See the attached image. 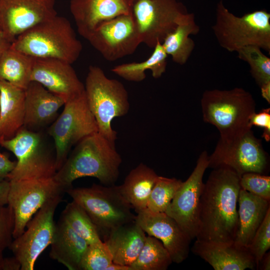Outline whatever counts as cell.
<instances>
[{"instance_id": "6da1fadb", "label": "cell", "mask_w": 270, "mask_h": 270, "mask_svg": "<svg viewBox=\"0 0 270 270\" xmlns=\"http://www.w3.org/2000/svg\"><path fill=\"white\" fill-rule=\"evenodd\" d=\"M240 179L228 168H218L211 172L200 198L196 239L234 242L238 226Z\"/></svg>"}, {"instance_id": "9a60e30c", "label": "cell", "mask_w": 270, "mask_h": 270, "mask_svg": "<svg viewBox=\"0 0 270 270\" xmlns=\"http://www.w3.org/2000/svg\"><path fill=\"white\" fill-rule=\"evenodd\" d=\"M208 166V155L203 151L188 179L182 182L165 212L174 218L192 240L198 231V211L204 183L202 179Z\"/></svg>"}, {"instance_id": "52a82bcc", "label": "cell", "mask_w": 270, "mask_h": 270, "mask_svg": "<svg viewBox=\"0 0 270 270\" xmlns=\"http://www.w3.org/2000/svg\"><path fill=\"white\" fill-rule=\"evenodd\" d=\"M66 192L84 210L103 238L112 230L136 220L132 206L118 186L94 184L90 187H72Z\"/></svg>"}, {"instance_id": "cb8c5ba5", "label": "cell", "mask_w": 270, "mask_h": 270, "mask_svg": "<svg viewBox=\"0 0 270 270\" xmlns=\"http://www.w3.org/2000/svg\"><path fill=\"white\" fill-rule=\"evenodd\" d=\"M50 256L69 270H80L88 243L76 233L61 216L55 224Z\"/></svg>"}, {"instance_id": "bcb514c9", "label": "cell", "mask_w": 270, "mask_h": 270, "mask_svg": "<svg viewBox=\"0 0 270 270\" xmlns=\"http://www.w3.org/2000/svg\"><path fill=\"white\" fill-rule=\"evenodd\" d=\"M130 0L132 3V2L134 0Z\"/></svg>"}, {"instance_id": "4fadbf2b", "label": "cell", "mask_w": 270, "mask_h": 270, "mask_svg": "<svg viewBox=\"0 0 270 270\" xmlns=\"http://www.w3.org/2000/svg\"><path fill=\"white\" fill-rule=\"evenodd\" d=\"M9 181L8 204L14 214L15 238L24 232L32 216L46 202L66 192L53 178Z\"/></svg>"}, {"instance_id": "836d02e7", "label": "cell", "mask_w": 270, "mask_h": 270, "mask_svg": "<svg viewBox=\"0 0 270 270\" xmlns=\"http://www.w3.org/2000/svg\"><path fill=\"white\" fill-rule=\"evenodd\" d=\"M112 262L108 247L101 240L88 244L82 258L80 270H106Z\"/></svg>"}, {"instance_id": "74e56055", "label": "cell", "mask_w": 270, "mask_h": 270, "mask_svg": "<svg viewBox=\"0 0 270 270\" xmlns=\"http://www.w3.org/2000/svg\"><path fill=\"white\" fill-rule=\"evenodd\" d=\"M249 124L264 128L262 137L266 142L270 140V108L262 109L258 112H254L250 116Z\"/></svg>"}, {"instance_id": "f1b7e54d", "label": "cell", "mask_w": 270, "mask_h": 270, "mask_svg": "<svg viewBox=\"0 0 270 270\" xmlns=\"http://www.w3.org/2000/svg\"><path fill=\"white\" fill-rule=\"evenodd\" d=\"M34 58L10 46L0 58V80L25 90L30 80Z\"/></svg>"}, {"instance_id": "2e32d148", "label": "cell", "mask_w": 270, "mask_h": 270, "mask_svg": "<svg viewBox=\"0 0 270 270\" xmlns=\"http://www.w3.org/2000/svg\"><path fill=\"white\" fill-rule=\"evenodd\" d=\"M55 0H0V28L12 43L20 35L57 15Z\"/></svg>"}, {"instance_id": "7c38bea8", "label": "cell", "mask_w": 270, "mask_h": 270, "mask_svg": "<svg viewBox=\"0 0 270 270\" xmlns=\"http://www.w3.org/2000/svg\"><path fill=\"white\" fill-rule=\"evenodd\" d=\"M63 194L46 202L26 226V230L14 238L8 248L19 261L21 270H33L36 260L53 240L55 210L62 202Z\"/></svg>"}, {"instance_id": "1f68e13d", "label": "cell", "mask_w": 270, "mask_h": 270, "mask_svg": "<svg viewBox=\"0 0 270 270\" xmlns=\"http://www.w3.org/2000/svg\"><path fill=\"white\" fill-rule=\"evenodd\" d=\"M60 216L88 244L102 240L90 217L74 200L67 204Z\"/></svg>"}, {"instance_id": "83f0119b", "label": "cell", "mask_w": 270, "mask_h": 270, "mask_svg": "<svg viewBox=\"0 0 270 270\" xmlns=\"http://www.w3.org/2000/svg\"><path fill=\"white\" fill-rule=\"evenodd\" d=\"M168 54L162 43L158 42L146 60L142 62L122 64L114 66L111 71L126 80L140 82L146 77L145 72L150 70L154 78H160L166 72Z\"/></svg>"}, {"instance_id": "5bb4252c", "label": "cell", "mask_w": 270, "mask_h": 270, "mask_svg": "<svg viewBox=\"0 0 270 270\" xmlns=\"http://www.w3.org/2000/svg\"><path fill=\"white\" fill-rule=\"evenodd\" d=\"M86 40L108 61L132 54L142 43L132 12L101 23Z\"/></svg>"}, {"instance_id": "8992f818", "label": "cell", "mask_w": 270, "mask_h": 270, "mask_svg": "<svg viewBox=\"0 0 270 270\" xmlns=\"http://www.w3.org/2000/svg\"><path fill=\"white\" fill-rule=\"evenodd\" d=\"M212 29L219 45L228 52H238L244 47L254 46L270 53V14L266 10L238 17L220 0Z\"/></svg>"}, {"instance_id": "e0dca14e", "label": "cell", "mask_w": 270, "mask_h": 270, "mask_svg": "<svg viewBox=\"0 0 270 270\" xmlns=\"http://www.w3.org/2000/svg\"><path fill=\"white\" fill-rule=\"evenodd\" d=\"M136 214V222L148 236L162 242L173 262L180 264L186 259L192 239L174 218L166 212L146 208Z\"/></svg>"}, {"instance_id": "d6a6232c", "label": "cell", "mask_w": 270, "mask_h": 270, "mask_svg": "<svg viewBox=\"0 0 270 270\" xmlns=\"http://www.w3.org/2000/svg\"><path fill=\"white\" fill-rule=\"evenodd\" d=\"M182 182L176 178L158 176L150 194L146 209L153 212H165Z\"/></svg>"}, {"instance_id": "ab89813d", "label": "cell", "mask_w": 270, "mask_h": 270, "mask_svg": "<svg viewBox=\"0 0 270 270\" xmlns=\"http://www.w3.org/2000/svg\"><path fill=\"white\" fill-rule=\"evenodd\" d=\"M21 265L15 256L4 258L2 270H20Z\"/></svg>"}, {"instance_id": "8fae6325", "label": "cell", "mask_w": 270, "mask_h": 270, "mask_svg": "<svg viewBox=\"0 0 270 270\" xmlns=\"http://www.w3.org/2000/svg\"><path fill=\"white\" fill-rule=\"evenodd\" d=\"M131 12L141 42L154 48L188 12L179 0H134Z\"/></svg>"}, {"instance_id": "f35d334b", "label": "cell", "mask_w": 270, "mask_h": 270, "mask_svg": "<svg viewBox=\"0 0 270 270\" xmlns=\"http://www.w3.org/2000/svg\"><path fill=\"white\" fill-rule=\"evenodd\" d=\"M16 164V161L11 160L7 156L0 152V182L7 180Z\"/></svg>"}, {"instance_id": "7bdbcfd3", "label": "cell", "mask_w": 270, "mask_h": 270, "mask_svg": "<svg viewBox=\"0 0 270 270\" xmlns=\"http://www.w3.org/2000/svg\"><path fill=\"white\" fill-rule=\"evenodd\" d=\"M10 44L11 43L5 38L0 28V58L3 52L10 46Z\"/></svg>"}, {"instance_id": "d590c367", "label": "cell", "mask_w": 270, "mask_h": 270, "mask_svg": "<svg viewBox=\"0 0 270 270\" xmlns=\"http://www.w3.org/2000/svg\"><path fill=\"white\" fill-rule=\"evenodd\" d=\"M241 188L258 197L270 200V176L264 174L248 172L240 176Z\"/></svg>"}, {"instance_id": "e575fe53", "label": "cell", "mask_w": 270, "mask_h": 270, "mask_svg": "<svg viewBox=\"0 0 270 270\" xmlns=\"http://www.w3.org/2000/svg\"><path fill=\"white\" fill-rule=\"evenodd\" d=\"M270 248V208L256 231L248 248L254 258L256 269L264 254Z\"/></svg>"}, {"instance_id": "ee69618b", "label": "cell", "mask_w": 270, "mask_h": 270, "mask_svg": "<svg viewBox=\"0 0 270 270\" xmlns=\"http://www.w3.org/2000/svg\"><path fill=\"white\" fill-rule=\"evenodd\" d=\"M106 270H132L130 266L123 265L112 262Z\"/></svg>"}, {"instance_id": "4316f807", "label": "cell", "mask_w": 270, "mask_h": 270, "mask_svg": "<svg viewBox=\"0 0 270 270\" xmlns=\"http://www.w3.org/2000/svg\"><path fill=\"white\" fill-rule=\"evenodd\" d=\"M200 30L194 14L188 12L184 14L162 43L166 54L171 56L174 62L180 65L185 64L195 46L194 41L190 36L196 35Z\"/></svg>"}, {"instance_id": "603a6c76", "label": "cell", "mask_w": 270, "mask_h": 270, "mask_svg": "<svg viewBox=\"0 0 270 270\" xmlns=\"http://www.w3.org/2000/svg\"><path fill=\"white\" fill-rule=\"evenodd\" d=\"M238 203V226L234 243L248 248L270 208V201L240 188Z\"/></svg>"}, {"instance_id": "ffe728a7", "label": "cell", "mask_w": 270, "mask_h": 270, "mask_svg": "<svg viewBox=\"0 0 270 270\" xmlns=\"http://www.w3.org/2000/svg\"><path fill=\"white\" fill-rule=\"evenodd\" d=\"M192 251L214 270L256 268L254 258L248 248L238 246L234 242L220 243L196 239Z\"/></svg>"}, {"instance_id": "8d00e7d4", "label": "cell", "mask_w": 270, "mask_h": 270, "mask_svg": "<svg viewBox=\"0 0 270 270\" xmlns=\"http://www.w3.org/2000/svg\"><path fill=\"white\" fill-rule=\"evenodd\" d=\"M14 216L12 209L7 204L0 206V250L8 248L13 238Z\"/></svg>"}, {"instance_id": "4dcf8cb0", "label": "cell", "mask_w": 270, "mask_h": 270, "mask_svg": "<svg viewBox=\"0 0 270 270\" xmlns=\"http://www.w3.org/2000/svg\"><path fill=\"white\" fill-rule=\"evenodd\" d=\"M172 262L162 242L148 235L138 256L130 266L132 270H166Z\"/></svg>"}, {"instance_id": "5b68a950", "label": "cell", "mask_w": 270, "mask_h": 270, "mask_svg": "<svg viewBox=\"0 0 270 270\" xmlns=\"http://www.w3.org/2000/svg\"><path fill=\"white\" fill-rule=\"evenodd\" d=\"M204 120L216 126L220 138H229L249 129L256 104L252 94L241 88L205 91L201 99Z\"/></svg>"}, {"instance_id": "b9f144b4", "label": "cell", "mask_w": 270, "mask_h": 270, "mask_svg": "<svg viewBox=\"0 0 270 270\" xmlns=\"http://www.w3.org/2000/svg\"><path fill=\"white\" fill-rule=\"evenodd\" d=\"M258 270H270V252H266L261 258L258 266Z\"/></svg>"}, {"instance_id": "484cf974", "label": "cell", "mask_w": 270, "mask_h": 270, "mask_svg": "<svg viewBox=\"0 0 270 270\" xmlns=\"http://www.w3.org/2000/svg\"><path fill=\"white\" fill-rule=\"evenodd\" d=\"M158 176L147 165L140 163L126 176L120 191L136 213L147 208L151 192Z\"/></svg>"}, {"instance_id": "30bf717a", "label": "cell", "mask_w": 270, "mask_h": 270, "mask_svg": "<svg viewBox=\"0 0 270 270\" xmlns=\"http://www.w3.org/2000/svg\"><path fill=\"white\" fill-rule=\"evenodd\" d=\"M98 132V127L84 92L67 100L64 110L48 130L55 146L56 171L62 166L70 149L84 138Z\"/></svg>"}, {"instance_id": "44dd1931", "label": "cell", "mask_w": 270, "mask_h": 270, "mask_svg": "<svg viewBox=\"0 0 270 270\" xmlns=\"http://www.w3.org/2000/svg\"><path fill=\"white\" fill-rule=\"evenodd\" d=\"M65 102L61 96L31 81L24 90V126L32 130L46 125L54 119Z\"/></svg>"}, {"instance_id": "3957f363", "label": "cell", "mask_w": 270, "mask_h": 270, "mask_svg": "<svg viewBox=\"0 0 270 270\" xmlns=\"http://www.w3.org/2000/svg\"><path fill=\"white\" fill-rule=\"evenodd\" d=\"M10 47L33 58H56L70 64L82 50L70 22L58 15L20 35Z\"/></svg>"}, {"instance_id": "f546056e", "label": "cell", "mask_w": 270, "mask_h": 270, "mask_svg": "<svg viewBox=\"0 0 270 270\" xmlns=\"http://www.w3.org/2000/svg\"><path fill=\"white\" fill-rule=\"evenodd\" d=\"M240 59L250 66L252 76L260 86L262 98L270 103V58L261 48L254 46L242 48L238 52Z\"/></svg>"}, {"instance_id": "f6af8a7d", "label": "cell", "mask_w": 270, "mask_h": 270, "mask_svg": "<svg viewBox=\"0 0 270 270\" xmlns=\"http://www.w3.org/2000/svg\"><path fill=\"white\" fill-rule=\"evenodd\" d=\"M3 252L0 250V270H2V263L4 260V256H3Z\"/></svg>"}, {"instance_id": "9c48e42d", "label": "cell", "mask_w": 270, "mask_h": 270, "mask_svg": "<svg viewBox=\"0 0 270 270\" xmlns=\"http://www.w3.org/2000/svg\"><path fill=\"white\" fill-rule=\"evenodd\" d=\"M268 166V155L252 128L231 138H220L208 156V168H228L240 177L248 172L264 174Z\"/></svg>"}, {"instance_id": "ac0fdd59", "label": "cell", "mask_w": 270, "mask_h": 270, "mask_svg": "<svg viewBox=\"0 0 270 270\" xmlns=\"http://www.w3.org/2000/svg\"><path fill=\"white\" fill-rule=\"evenodd\" d=\"M30 80L40 83L66 102L84 92V84L72 64L58 59L34 58Z\"/></svg>"}, {"instance_id": "d6986e66", "label": "cell", "mask_w": 270, "mask_h": 270, "mask_svg": "<svg viewBox=\"0 0 270 270\" xmlns=\"http://www.w3.org/2000/svg\"><path fill=\"white\" fill-rule=\"evenodd\" d=\"M128 0H71L70 10L79 34L86 38L101 23L131 13Z\"/></svg>"}, {"instance_id": "7402d4cb", "label": "cell", "mask_w": 270, "mask_h": 270, "mask_svg": "<svg viewBox=\"0 0 270 270\" xmlns=\"http://www.w3.org/2000/svg\"><path fill=\"white\" fill-rule=\"evenodd\" d=\"M146 236L134 220L112 230L102 241L112 255L113 262L130 266L138 256Z\"/></svg>"}, {"instance_id": "7a4b0ae2", "label": "cell", "mask_w": 270, "mask_h": 270, "mask_svg": "<svg viewBox=\"0 0 270 270\" xmlns=\"http://www.w3.org/2000/svg\"><path fill=\"white\" fill-rule=\"evenodd\" d=\"M122 159L116 146L96 132L76 144L54 179L66 190L76 179L97 178L104 186L114 184L120 174Z\"/></svg>"}, {"instance_id": "277c9868", "label": "cell", "mask_w": 270, "mask_h": 270, "mask_svg": "<svg viewBox=\"0 0 270 270\" xmlns=\"http://www.w3.org/2000/svg\"><path fill=\"white\" fill-rule=\"evenodd\" d=\"M84 94L96 120L98 132L116 146L117 132L112 120L126 115L130 110L128 94L118 80L110 78L100 67L90 66L86 78Z\"/></svg>"}, {"instance_id": "ba28073f", "label": "cell", "mask_w": 270, "mask_h": 270, "mask_svg": "<svg viewBox=\"0 0 270 270\" xmlns=\"http://www.w3.org/2000/svg\"><path fill=\"white\" fill-rule=\"evenodd\" d=\"M0 145L17 158L8 180L51 178L56 172V154L38 132L23 126L11 138H0Z\"/></svg>"}, {"instance_id": "60d3db41", "label": "cell", "mask_w": 270, "mask_h": 270, "mask_svg": "<svg viewBox=\"0 0 270 270\" xmlns=\"http://www.w3.org/2000/svg\"><path fill=\"white\" fill-rule=\"evenodd\" d=\"M10 189V181L8 180L0 182V206L8 204V196Z\"/></svg>"}, {"instance_id": "d4e9b609", "label": "cell", "mask_w": 270, "mask_h": 270, "mask_svg": "<svg viewBox=\"0 0 270 270\" xmlns=\"http://www.w3.org/2000/svg\"><path fill=\"white\" fill-rule=\"evenodd\" d=\"M24 120V90L0 80V138L14 136Z\"/></svg>"}]
</instances>
